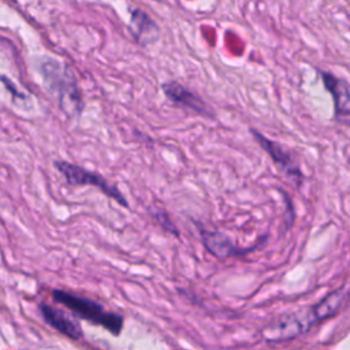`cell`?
<instances>
[{"label":"cell","instance_id":"obj_12","mask_svg":"<svg viewBox=\"0 0 350 350\" xmlns=\"http://www.w3.org/2000/svg\"><path fill=\"white\" fill-rule=\"evenodd\" d=\"M0 81L4 83L5 89L12 94V98H14V100H16V98H19V100H26V96H25L23 93H21V92L16 89V86H15L5 75H0Z\"/></svg>","mask_w":350,"mask_h":350},{"label":"cell","instance_id":"obj_3","mask_svg":"<svg viewBox=\"0 0 350 350\" xmlns=\"http://www.w3.org/2000/svg\"><path fill=\"white\" fill-rule=\"evenodd\" d=\"M52 299L67 308L74 316L94 325H100L115 336L120 335L123 329L124 317L120 313L105 309L104 305L92 298L82 297L67 290L55 288L52 290Z\"/></svg>","mask_w":350,"mask_h":350},{"label":"cell","instance_id":"obj_4","mask_svg":"<svg viewBox=\"0 0 350 350\" xmlns=\"http://www.w3.org/2000/svg\"><path fill=\"white\" fill-rule=\"evenodd\" d=\"M53 167L64 176L68 185L71 186H94L97 187L103 194H105L108 198L116 201L122 206L127 208L129 202L126 197L122 194V191L111 183L108 179H105L101 174L85 170L83 167L78 164H72L66 160H55Z\"/></svg>","mask_w":350,"mask_h":350},{"label":"cell","instance_id":"obj_11","mask_svg":"<svg viewBox=\"0 0 350 350\" xmlns=\"http://www.w3.org/2000/svg\"><path fill=\"white\" fill-rule=\"evenodd\" d=\"M149 213L161 226V228H164L165 231H168V232H171L174 235H179L178 228L171 221V219H170V216L167 215L165 211H163L161 208H153V209H149Z\"/></svg>","mask_w":350,"mask_h":350},{"label":"cell","instance_id":"obj_6","mask_svg":"<svg viewBox=\"0 0 350 350\" xmlns=\"http://www.w3.org/2000/svg\"><path fill=\"white\" fill-rule=\"evenodd\" d=\"M327 92L334 100V119L345 126H350V83L328 71L319 70Z\"/></svg>","mask_w":350,"mask_h":350},{"label":"cell","instance_id":"obj_8","mask_svg":"<svg viewBox=\"0 0 350 350\" xmlns=\"http://www.w3.org/2000/svg\"><path fill=\"white\" fill-rule=\"evenodd\" d=\"M200 234H201V239L202 243L205 246V249L213 254L217 258H228V257H238V256H243L249 252H253L256 247H258V245H254L252 247H239L235 243L231 242V239L217 231V230H205V228H200Z\"/></svg>","mask_w":350,"mask_h":350},{"label":"cell","instance_id":"obj_2","mask_svg":"<svg viewBox=\"0 0 350 350\" xmlns=\"http://www.w3.org/2000/svg\"><path fill=\"white\" fill-rule=\"evenodd\" d=\"M38 70L48 92L57 100L59 108L68 118H79L85 103L72 70L52 57H42Z\"/></svg>","mask_w":350,"mask_h":350},{"label":"cell","instance_id":"obj_7","mask_svg":"<svg viewBox=\"0 0 350 350\" xmlns=\"http://www.w3.org/2000/svg\"><path fill=\"white\" fill-rule=\"evenodd\" d=\"M38 310H40L42 320L55 331L70 338L71 340L83 339L85 334H83L82 325L77 320V317H74L71 313H68L57 306H52L46 302H40Z\"/></svg>","mask_w":350,"mask_h":350},{"label":"cell","instance_id":"obj_5","mask_svg":"<svg viewBox=\"0 0 350 350\" xmlns=\"http://www.w3.org/2000/svg\"><path fill=\"white\" fill-rule=\"evenodd\" d=\"M250 133L257 141V144L268 153V156L272 159V161L279 168V171L298 187L302 183L305 175L301 167L298 165L297 160L294 159V156L288 150H286L280 144L267 138L260 131L250 129Z\"/></svg>","mask_w":350,"mask_h":350},{"label":"cell","instance_id":"obj_10","mask_svg":"<svg viewBox=\"0 0 350 350\" xmlns=\"http://www.w3.org/2000/svg\"><path fill=\"white\" fill-rule=\"evenodd\" d=\"M131 30L135 40L142 45L153 42L159 36V29L154 22L141 10H134L131 12Z\"/></svg>","mask_w":350,"mask_h":350},{"label":"cell","instance_id":"obj_9","mask_svg":"<svg viewBox=\"0 0 350 350\" xmlns=\"http://www.w3.org/2000/svg\"><path fill=\"white\" fill-rule=\"evenodd\" d=\"M161 89H163V93L167 96V98L175 103L176 105L187 108L200 115L212 116L208 105L202 101V98H200L196 93L189 90L180 82H176V81L165 82L161 85Z\"/></svg>","mask_w":350,"mask_h":350},{"label":"cell","instance_id":"obj_1","mask_svg":"<svg viewBox=\"0 0 350 350\" xmlns=\"http://www.w3.org/2000/svg\"><path fill=\"white\" fill-rule=\"evenodd\" d=\"M349 298L350 288L342 286L312 306L298 309L286 316H280L276 321L264 328L262 338L268 343L293 340L306 334L313 325L328 317H332Z\"/></svg>","mask_w":350,"mask_h":350}]
</instances>
